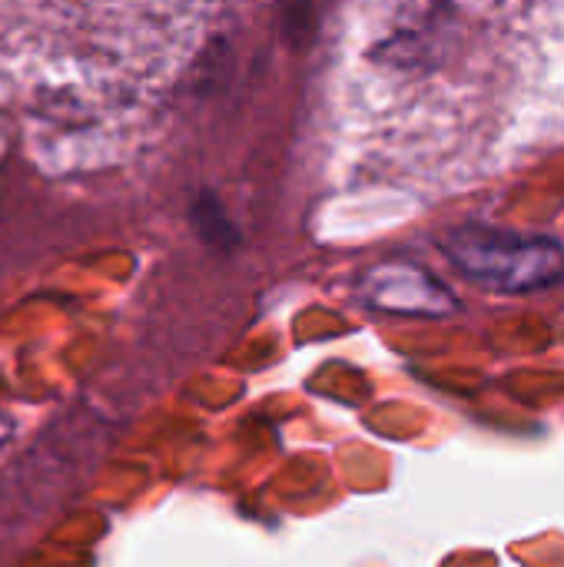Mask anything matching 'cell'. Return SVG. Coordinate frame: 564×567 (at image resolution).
<instances>
[{
	"mask_svg": "<svg viewBox=\"0 0 564 567\" xmlns=\"http://www.w3.org/2000/svg\"><path fill=\"white\" fill-rule=\"evenodd\" d=\"M359 299L386 316L409 319H445L459 312V299L452 289L419 262H379L359 279Z\"/></svg>",
	"mask_w": 564,
	"mask_h": 567,
	"instance_id": "cell-2",
	"label": "cell"
},
{
	"mask_svg": "<svg viewBox=\"0 0 564 567\" xmlns=\"http://www.w3.org/2000/svg\"><path fill=\"white\" fill-rule=\"evenodd\" d=\"M449 262L479 289L525 296L564 279V246L552 236H529L499 226L465 223L439 239Z\"/></svg>",
	"mask_w": 564,
	"mask_h": 567,
	"instance_id": "cell-1",
	"label": "cell"
},
{
	"mask_svg": "<svg viewBox=\"0 0 564 567\" xmlns=\"http://www.w3.org/2000/svg\"><path fill=\"white\" fill-rule=\"evenodd\" d=\"M193 219H196V229L206 243H213V246H236L239 243L219 199L199 196V203L193 206Z\"/></svg>",
	"mask_w": 564,
	"mask_h": 567,
	"instance_id": "cell-3",
	"label": "cell"
}]
</instances>
